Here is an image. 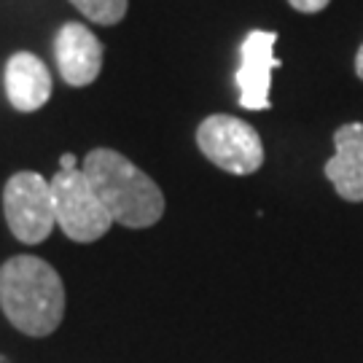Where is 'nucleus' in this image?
Instances as JSON below:
<instances>
[{
  "label": "nucleus",
  "mask_w": 363,
  "mask_h": 363,
  "mask_svg": "<svg viewBox=\"0 0 363 363\" xmlns=\"http://www.w3.org/2000/svg\"><path fill=\"white\" fill-rule=\"evenodd\" d=\"M0 307L27 337H49L65 315V286L49 261L13 256L0 267Z\"/></svg>",
  "instance_id": "nucleus-1"
},
{
  "label": "nucleus",
  "mask_w": 363,
  "mask_h": 363,
  "mask_svg": "<svg viewBox=\"0 0 363 363\" xmlns=\"http://www.w3.org/2000/svg\"><path fill=\"white\" fill-rule=\"evenodd\" d=\"M84 175L103 199L111 218L130 226L145 229L164 216V194L143 169H138L127 156L111 148H94L84 159Z\"/></svg>",
  "instance_id": "nucleus-2"
},
{
  "label": "nucleus",
  "mask_w": 363,
  "mask_h": 363,
  "mask_svg": "<svg viewBox=\"0 0 363 363\" xmlns=\"http://www.w3.org/2000/svg\"><path fill=\"white\" fill-rule=\"evenodd\" d=\"M57 226L73 242H94L111 229V213L84 175V169H60L52 178Z\"/></svg>",
  "instance_id": "nucleus-3"
},
{
  "label": "nucleus",
  "mask_w": 363,
  "mask_h": 363,
  "mask_svg": "<svg viewBox=\"0 0 363 363\" xmlns=\"http://www.w3.org/2000/svg\"><path fill=\"white\" fill-rule=\"evenodd\" d=\"M3 210L11 234L25 245L43 242L57 226L52 181L38 172H16L3 189Z\"/></svg>",
  "instance_id": "nucleus-4"
},
{
  "label": "nucleus",
  "mask_w": 363,
  "mask_h": 363,
  "mask_svg": "<svg viewBox=\"0 0 363 363\" xmlns=\"http://www.w3.org/2000/svg\"><path fill=\"white\" fill-rule=\"evenodd\" d=\"M196 145L216 167L232 175H250L264 164L261 135L237 116H208L196 130Z\"/></svg>",
  "instance_id": "nucleus-5"
},
{
  "label": "nucleus",
  "mask_w": 363,
  "mask_h": 363,
  "mask_svg": "<svg viewBox=\"0 0 363 363\" xmlns=\"http://www.w3.org/2000/svg\"><path fill=\"white\" fill-rule=\"evenodd\" d=\"M277 33L253 30L247 33L240 46V67H237V86H240V105L245 111H267L269 108V86L272 73L280 67L274 57Z\"/></svg>",
  "instance_id": "nucleus-6"
},
{
  "label": "nucleus",
  "mask_w": 363,
  "mask_h": 363,
  "mask_svg": "<svg viewBox=\"0 0 363 363\" xmlns=\"http://www.w3.org/2000/svg\"><path fill=\"white\" fill-rule=\"evenodd\" d=\"M57 67L70 86H89L103 67V46L97 35L81 22H67L57 33L54 43Z\"/></svg>",
  "instance_id": "nucleus-7"
},
{
  "label": "nucleus",
  "mask_w": 363,
  "mask_h": 363,
  "mask_svg": "<svg viewBox=\"0 0 363 363\" xmlns=\"http://www.w3.org/2000/svg\"><path fill=\"white\" fill-rule=\"evenodd\" d=\"M334 156L325 162V178L347 202H363V124H342L334 132Z\"/></svg>",
  "instance_id": "nucleus-8"
},
{
  "label": "nucleus",
  "mask_w": 363,
  "mask_h": 363,
  "mask_svg": "<svg viewBox=\"0 0 363 363\" xmlns=\"http://www.w3.org/2000/svg\"><path fill=\"white\" fill-rule=\"evenodd\" d=\"M6 97L19 113H33L49 103L52 76L35 54H13L6 65Z\"/></svg>",
  "instance_id": "nucleus-9"
},
{
  "label": "nucleus",
  "mask_w": 363,
  "mask_h": 363,
  "mask_svg": "<svg viewBox=\"0 0 363 363\" xmlns=\"http://www.w3.org/2000/svg\"><path fill=\"white\" fill-rule=\"evenodd\" d=\"M94 25H116L124 19L130 0H70Z\"/></svg>",
  "instance_id": "nucleus-10"
},
{
  "label": "nucleus",
  "mask_w": 363,
  "mask_h": 363,
  "mask_svg": "<svg viewBox=\"0 0 363 363\" xmlns=\"http://www.w3.org/2000/svg\"><path fill=\"white\" fill-rule=\"evenodd\" d=\"M288 3L301 13H318V11H323L331 0H288Z\"/></svg>",
  "instance_id": "nucleus-11"
},
{
  "label": "nucleus",
  "mask_w": 363,
  "mask_h": 363,
  "mask_svg": "<svg viewBox=\"0 0 363 363\" xmlns=\"http://www.w3.org/2000/svg\"><path fill=\"white\" fill-rule=\"evenodd\" d=\"M60 169H81V167H78L76 154H62V156H60Z\"/></svg>",
  "instance_id": "nucleus-12"
},
{
  "label": "nucleus",
  "mask_w": 363,
  "mask_h": 363,
  "mask_svg": "<svg viewBox=\"0 0 363 363\" xmlns=\"http://www.w3.org/2000/svg\"><path fill=\"white\" fill-rule=\"evenodd\" d=\"M355 76L363 81V43H361V49H358V54H355Z\"/></svg>",
  "instance_id": "nucleus-13"
}]
</instances>
